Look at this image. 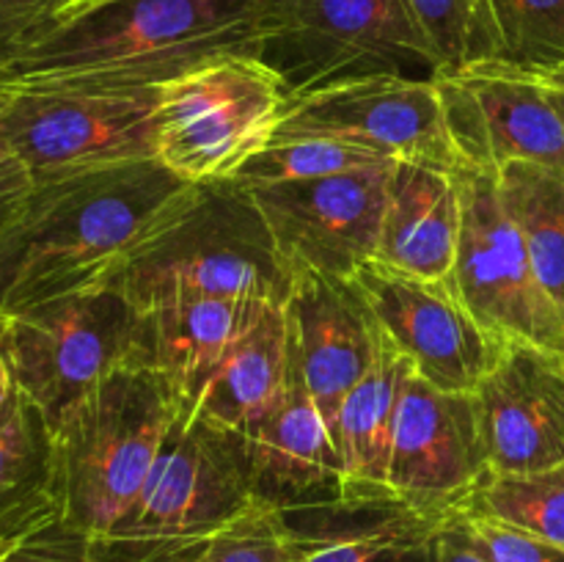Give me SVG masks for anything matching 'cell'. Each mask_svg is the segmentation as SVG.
Listing matches in <instances>:
<instances>
[{
	"label": "cell",
	"mask_w": 564,
	"mask_h": 562,
	"mask_svg": "<svg viewBox=\"0 0 564 562\" xmlns=\"http://www.w3.org/2000/svg\"><path fill=\"white\" fill-rule=\"evenodd\" d=\"M284 306L292 356L334 439L347 391L375 358L378 323L350 281L306 268L295 270Z\"/></svg>",
	"instance_id": "cell-17"
},
{
	"label": "cell",
	"mask_w": 564,
	"mask_h": 562,
	"mask_svg": "<svg viewBox=\"0 0 564 562\" xmlns=\"http://www.w3.org/2000/svg\"><path fill=\"white\" fill-rule=\"evenodd\" d=\"M292 279L253 193L224 180L202 185L187 213L132 259L116 287L143 312L182 298L286 303Z\"/></svg>",
	"instance_id": "cell-4"
},
{
	"label": "cell",
	"mask_w": 564,
	"mask_h": 562,
	"mask_svg": "<svg viewBox=\"0 0 564 562\" xmlns=\"http://www.w3.org/2000/svg\"><path fill=\"white\" fill-rule=\"evenodd\" d=\"M36 182H33L31 171L25 169L17 149L11 147L9 136H6L3 116H0V231L11 224L28 196L33 193Z\"/></svg>",
	"instance_id": "cell-34"
},
{
	"label": "cell",
	"mask_w": 564,
	"mask_h": 562,
	"mask_svg": "<svg viewBox=\"0 0 564 562\" xmlns=\"http://www.w3.org/2000/svg\"><path fill=\"white\" fill-rule=\"evenodd\" d=\"M496 176L540 281L564 306V171L518 160Z\"/></svg>",
	"instance_id": "cell-25"
},
{
	"label": "cell",
	"mask_w": 564,
	"mask_h": 562,
	"mask_svg": "<svg viewBox=\"0 0 564 562\" xmlns=\"http://www.w3.org/2000/svg\"><path fill=\"white\" fill-rule=\"evenodd\" d=\"M482 58L529 72L564 66V0H477Z\"/></svg>",
	"instance_id": "cell-26"
},
{
	"label": "cell",
	"mask_w": 564,
	"mask_h": 562,
	"mask_svg": "<svg viewBox=\"0 0 564 562\" xmlns=\"http://www.w3.org/2000/svg\"><path fill=\"white\" fill-rule=\"evenodd\" d=\"M534 77H538L540 86L545 88V97H549V102L554 105L556 116H560V121L564 127V66H560V69L534 72Z\"/></svg>",
	"instance_id": "cell-36"
},
{
	"label": "cell",
	"mask_w": 564,
	"mask_h": 562,
	"mask_svg": "<svg viewBox=\"0 0 564 562\" xmlns=\"http://www.w3.org/2000/svg\"><path fill=\"white\" fill-rule=\"evenodd\" d=\"M433 562H490L477 545L468 540L457 518H446L433 540Z\"/></svg>",
	"instance_id": "cell-35"
},
{
	"label": "cell",
	"mask_w": 564,
	"mask_h": 562,
	"mask_svg": "<svg viewBox=\"0 0 564 562\" xmlns=\"http://www.w3.org/2000/svg\"><path fill=\"white\" fill-rule=\"evenodd\" d=\"M413 364L378 328L375 358L364 378L347 391L336 419L334 444L341 463L339 496H380L389 490L394 424Z\"/></svg>",
	"instance_id": "cell-22"
},
{
	"label": "cell",
	"mask_w": 564,
	"mask_h": 562,
	"mask_svg": "<svg viewBox=\"0 0 564 562\" xmlns=\"http://www.w3.org/2000/svg\"><path fill=\"white\" fill-rule=\"evenodd\" d=\"M389 163H397V160L350 141L319 136L281 138V141H270L268 149L248 160L237 171L235 182H240L242 187H264L281 185V182L323 180V176L350 174V171L378 169Z\"/></svg>",
	"instance_id": "cell-28"
},
{
	"label": "cell",
	"mask_w": 564,
	"mask_h": 562,
	"mask_svg": "<svg viewBox=\"0 0 564 562\" xmlns=\"http://www.w3.org/2000/svg\"><path fill=\"white\" fill-rule=\"evenodd\" d=\"M336 138L391 160L457 171L435 75H361L295 91L286 99L281 138Z\"/></svg>",
	"instance_id": "cell-11"
},
{
	"label": "cell",
	"mask_w": 564,
	"mask_h": 562,
	"mask_svg": "<svg viewBox=\"0 0 564 562\" xmlns=\"http://www.w3.org/2000/svg\"><path fill=\"white\" fill-rule=\"evenodd\" d=\"M242 435L248 483L257 501L279 510H295L341 494L339 452L292 356V347L284 389Z\"/></svg>",
	"instance_id": "cell-18"
},
{
	"label": "cell",
	"mask_w": 564,
	"mask_h": 562,
	"mask_svg": "<svg viewBox=\"0 0 564 562\" xmlns=\"http://www.w3.org/2000/svg\"><path fill=\"white\" fill-rule=\"evenodd\" d=\"M158 88L0 83V116L33 182L154 160Z\"/></svg>",
	"instance_id": "cell-7"
},
{
	"label": "cell",
	"mask_w": 564,
	"mask_h": 562,
	"mask_svg": "<svg viewBox=\"0 0 564 562\" xmlns=\"http://www.w3.org/2000/svg\"><path fill=\"white\" fill-rule=\"evenodd\" d=\"M290 94L361 75H427L435 55L402 0H279L262 55Z\"/></svg>",
	"instance_id": "cell-10"
},
{
	"label": "cell",
	"mask_w": 564,
	"mask_h": 562,
	"mask_svg": "<svg viewBox=\"0 0 564 562\" xmlns=\"http://www.w3.org/2000/svg\"><path fill=\"white\" fill-rule=\"evenodd\" d=\"M490 472L532 474L564 463V361L505 342L474 389Z\"/></svg>",
	"instance_id": "cell-16"
},
{
	"label": "cell",
	"mask_w": 564,
	"mask_h": 562,
	"mask_svg": "<svg viewBox=\"0 0 564 562\" xmlns=\"http://www.w3.org/2000/svg\"><path fill=\"white\" fill-rule=\"evenodd\" d=\"M284 77L262 58L226 53L160 86L154 160L191 185L235 180L284 119Z\"/></svg>",
	"instance_id": "cell-6"
},
{
	"label": "cell",
	"mask_w": 564,
	"mask_h": 562,
	"mask_svg": "<svg viewBox=\"0 0 564 562\" xmlns=\"http://www.w3.org/2000/svg\"><path fill=\"white\" fill-rule=\"evenodd\" d=\"M141 309L116 284L0 317V353L20 395L58 424L116 369L130 367Z\"/></svg>",
	"instance_id": "cell-8"
},
{
	"label": "cell",
	"mask_w": 564,
	"mask_h": 562,
	"mask_svg": "<svg viewBox=\"0 0 564 562\" xmlns=\"http://www.w3.org/2000/svg\"><path fill=\"white\" fill-rule=\"evenodd\" d=\"M198 191L158 160L36 182L0 231V317L116 284Z\"/></svg>",
	"instance_id": "cell-1"
},
{
	"label": "cell",
	"mask_w": 564,
	"mask_h": 562,
	"mask_svg": "<svg viewBox=\"0 0 564 562\" xmlns=\"http://www.w3.org/2000/svg\"><path fill=\"white\" fill-rule=\"evenodd\" d=\"M295 562H433L444 521L402 505L394 494L336 496L284 510Z\"/></svg>",
	"instance_id": "cell-19"
},
{
	"label": "cell",
	"mask_w": 564,
	"mask_h": 562,
	"mask_svg": "<svg viewBox=\"0 0 564 562\" xmlns=\"http://www.w3.org/2000/svg\"><path fill=\"white\" fill-rule=\"evenodd\" d=\"M391 169L394 163L248 191L292 270L350 279L378 251Z\"/></svg>",
	"instance_id": "cell-15"
},
{
	"label": "cell",
	"mask_w": 564,
	"mask_h": 562,
	"mask_svg": "<svg viewBox=\"0 0 564 562\" xmlns=\"http://www.w3.org/2000/svg\"><path fill=\"white\" fill-rule=\"evenodd\" d=\"M435 83L460 165L499 174L523 160L564 171V127L534 72L474 61Z\"/></svg>",
	"instance_id": "cell-12"
},
{
	"label": "cell",
	"mask_w": 564,
	"mask_h": 562,
	"mask_svg": "<svg viewBox=\"0 0 564 562\" xmlns=\"http://www.w3.org/2000/svg\"><path fill=\"white\" fill-rule=\"evenodd\" d=\"M14 397H17L14 378H11L9 364H6L3 353H0V417H3V413L9 411V406H11V402H14Z\"/></svg>",
	"instance_id": "cell-37"
},
{
	"label": "cell",
	"mask_w": 564,
	"mask_h": 562,
	"mask_svg": "<svg viewBox=\"0 0 564 562\" xmlns=\"http://www.w3.org/2000/svg\"><path fill=\"white\" fill-rule=\"evenodd\" d=\"M290 367V320L284 303L262 301L215 372L202 395L187 408L218 428L246 433L281 395Z\"/></svg>",
	"instance_id": "cell-23"
},
{
	"label": "cell",
	"mask_w": 564,
	"mask_h": 562,
	"mask_svg": "<svg viewBox=\"0 0 564 562\" xmlns=\"http://www.w3.org/2000/svg\"><path fill=\"white\" fill-rule=\"evenodd\" d=\"M460 185V246L452 290L496 342L538 347L564 361V306L545 290L507 215L499 176L457 169Z\"/></svg>",
	"instance_id": "cell-9"
},
{
	"label": "cell",
	"mask_w": 564,
	"mask_h": 562,
	"mask_svg": "<svg viewBox=\"0 0 564 562\" xmlns=\"http://www.w3.org/2000/svg\"><path fill=\"white\" fill-rule=\"evenodd\" d=\"M53 523H58L53 424L17 391L0 417V538L17 545Z\"/></svg>",
	"instance_id": "cell-24"
},
{
	"label": "cell",
	"mask_w": 564,
	"mask_h": 562,
	"mask_svg": "<svg viewBox=\"0 0 564 562\" xmlns=\"http://www.w3.org/2000/svg\"><path fill=\"white\" fill-rule=\"evenodd\" d=\"M3 562H6V560H3Z\"/></svg>",
	"instance_id": "cell-39"
},
{
	"label": "cell",
	"mask_w": 564,
	"mask_h": 562,
	"mask_svg": "<svg viewBox=\"0 0 564 562\" xmlns=\"http://www.w3.org/2000/svg\"><path fill=\"white\" fill-rule=\"evenodd\" d=\"M257 303L262 301L182 298L143 309L130 367L152 369L169 378L185 406H191L248 323Z\"/></svg>",
	"instance_id": "cell-21"
},
{
	"label": "cell",
	"mask_w": 564,
	"mask_h": 562,
	"mask_svg": "<svg viewBox=\"0 0 564 562\" xmlns=\"http://www.w3.org/2000/svg\"><path fill=\"white\" fill-rule=\"evenodd\" d=\"M185 400L160 372L121 367L53 428L58 523L102 540L130 512Z\"/></svg>",
	"instance_id": "cell-3"
},
{
	"label": "cell",
	"mask_w": 564,
	"mask_h": 562,
	"mask_svg": "<svg viewBox=\"0 0 564 562\" xmlns=\"http://www.w3.org/2000/svg\"><path fill=\"white\" fill-rule=\"evenodd\" d=\"M460 512L488 516L564 549V463L549 472H488Z\"/></svg>",
	"instance_id": "cell-27"
},
{
	"label": "cell",
	"mask_w": 564,
	"mask_h": 562,
	"mask_svg": "<svg viewBox=\"0 0 564 562\" xmlns=\"http://www.w3.org/2000/svg\"><path fill=\"white\" fill-rule=\"evenodd\" d=\"M279 0H113L0 61V83L158 88L226 53L264 55Z\"/></svg>",
	"instance_id": "cell-2"
},
{
	"label": "cell",
	"mask_w": 564,
	"mask_h": 562,
	"mask_svg": "<svg viewBox=\"0 0 564 562\" xmlns=\"http://www.w3.org/2000/svg\"><path fill=\"white\" fill-rule=\"evenodd\" d=\"M11 549H14V543H9V540L0 538V562H3L6 556H9V551H11Z\"/></svg>",
	"instance_id": "cell-38"
},
{
	"label": "cell",
	"mask_w": 564,
	"mask_h": 562,
	"mask_svg": "<svg viewBox=\"0 0 564 562\" xmlns=\"http://www.w3.org/2000/svg\"><path fill=\"white\" fill-rule=\"evenodd\" d=\"M6 562H99L86 538L61 523L31 534L9 551Z\"/></svg>",
	"instance_id": "cell-33"
},
{
	"label": "cell",
	"mask_w": 564,
	"mask_h": 562,
	"mask_svg": "<svg viewBox=\"0 0 564 562\" xmlns=\"http://www.w3.org/2000/svg\"><path fill=\"white\" fill-rule=\"evenodd\" d=\"M64 0H0V61L53 25Z\"/></svg>",
	"instance_id": "cell-32"
},
{
	"label": "cell",
	"mask_w": 564,
	"mask_h": 562,
	"mask_svg": "<svg viewBox=\"0 0 564 562\" xmlns=\"http://www.w3.org/2000/svg\"><path fill=\"white\" fill-rule=\"evenodd\" d=\"M378 328L444 391H474L499 356L496 342L460 303L449 281H430L369 259L347 279Z\"/></svg>",
	"instance_id": "cell-13"
},
{
	"label": "cell",
	"mask_w": 564,
	"mask_h": 562,
	"mask_svg": "<svg viewBox=\"0 0 564 562\" xmlns=\"http://www.w3.org/2000/svg\"><path fill=\"white\" fill-rule=\"evenodd\" d=\"M457 171L397 160L389 176L375 262L430 281H452L460 246Z\"/></svg>",
	"instance_id": "cell-20"
},
{
	"label": "cell",
	"mask_w": 564,
	"mask_h": 562,
	"mask_svg": "<svg viewBox=\"0 0 564 562\" xmlns=\"http://www.w3.org/2000/svg\"><path fill=\"white\" fill-rule=\"evenodd\" d=\"M490 472L474 391H444L408 378L394 424L389 490L422 516H457Z\"/></svg>",
	"instance_id": "cell-14"
},
{
	"label": "cell",
	"mask_w": 564,
	"mask_h": 562,
	"mask_svg": "<svg viewBox=\"0 0 564 562\" xmlns=\"http://www.w3.org/2000/svg\"><path fill=\"white\" fill-rule=\"evenodd\" d=\"M457 523L490 562H564L562 545L488 516L457 512Z\"/></svg>",
	"instance_id": "cell-31"
},
{
	"label": "cell",
	"mask_w": 564,
	"mask_h": 562,
	"mask_svg": "<svg viewBox=\"0 0 564 562\" xmlns=\"http://www.w3.org/2000/svg\"><path fill=\"white\" fill-rule=\"evenodd\" d=\"M169 562H295V538L284 510L251 501Z\"/></svg>",
	"instance_id": "cell-29"
},
{
	"label": "cell",
	"mask_w": 564,
	"mask_h": 562,
	"mask_svg": "<svg viewBox=\"0 0 564 562\" xmlns=\"http://www.w3.org/2000/svg\"><path fill=\"white\" fill-rule=\"evenodd\" d=\"M246 435L182 408L143 490L102 540H88L99 562H169L246 510Z\"/></svg>",
	"instance_id": "cell-5"
},
{
	"label": "cell",
	"mask_w": 564,
	"mask_h": 562,
	"mask_svg": "<svg viewBox=\"0 0 564 562\" xmlns=\"http://www.w3.org/2000/svg\"><path fill=\"white\" fill-rule=\"evenodd\" d=\"M435 55L438 72L460 69L482 58L477 28V0H402ZM435 72V75H438Z\"/></svg>",
	"instance_id": "cell-30"
}]
</instances>
